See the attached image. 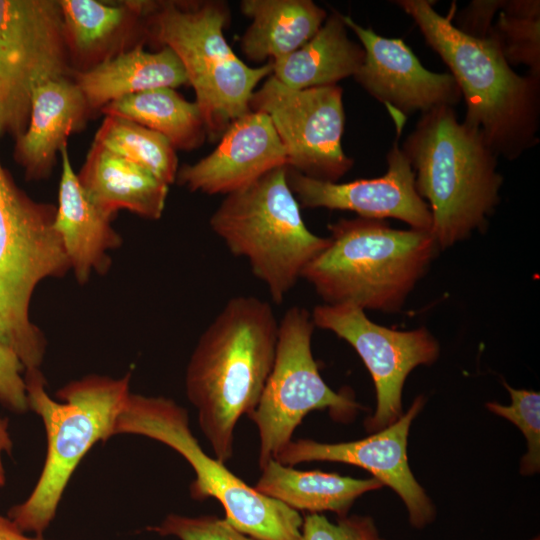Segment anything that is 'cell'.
Segmentation results:
<instances>
[{"instance_id": "f1b7e54d", "label": "cell", "mask_w": 540, "mask_h": 540, "mask_svg": "<svg viewBox=\"0 0 540 540\" xmlns=\"http://www.w3.org/2000/svg\"><path fill=\"white\" fill-rule=\"evenodd\" d=\"M488 35L496 39L510 65L524 64L540 77V18L517 17L500 12Z\"/></svg>"}, {"instance_id": "f546056e", "label": "cell", "mask_w": 540, "mask_h": 540, "mask_svg": "<svg viewBox=\"0 0 540 540\" xmlns=\"http://www.w3.org/2000/svg\"><path fill=\"white\" fill-rule=\"evenodd\" d=\"M147 530L180 540H257L237 530L225 518L213 515L188 517L171 513Z\"/></svg>"}, {"instance_id": "2e32d148", "label": "cell", "mask_w": 540, "mask_h": 540, "mask_svg": "<svg viewBox=\"0 0 540 540\" xmlns=\"http://www.w3.org/2000/svg\"><path fill=\"white\" fill-rule=\"evenodd\" d=\"M359 39L364 60L353 76L367 93L405 118L461 100L460 88L449 73L427 70L402 39L386 38L343 15Z\"/></svg>"}, {"instance_id": "30bf717a", "label": "cell", "mask_w": 540, "mask_h": 540, "mask_svg": "<svg viewBox=\"0 0 540 540\" xmlns=\"http://www.w3.org/2000/svg\"><path fill=\"white\" fill-rule=\"evenodd\" d=\"M314 328L311 313L299 306L290 307L279 322L273 367L248 415L258 430L260 468L293 440L309 412L328 409L335 420L348 422L364 409L349 392H335L321 377L312 353Z\"/></svg>"}, {"instance_id": "d4e9b609", "label": "cell", "mask_w": 540, "mask_h": 540, "mask_svg": "<svg viewBox=\"0 0 540 540\" xmlns=\"http://www.w3.org/2000/svg\"><path fill=\"white\" fill-rule=\"evenodd\" d=\"M242 13L251 19L240 40L251 61H272L308 42L321 28L327 12L311 0H243Z\"/></svg>"}, {"instance_id": "e0dca14e", "label": "cell", "mask_w": 540, "mask_h": 540, "mask_svg": "<svg viewBox=\"0 0 540 540\" xmlns=\"http://www.w3.org/2000/svg\"><path fill=\"white\" fill-rule=\"evenodd\" d=\"M281 166L287 156L271 120L250 110L229 125L210 154L179 168L176 180L191 192L228 195Z\"/></svg>"}, {"instance_id": "9c48e42d", "label": "cell", "mask_w": 540, "mask_h": 540, "mask_svg": "<svg viewBox=\"0 0 540 540\" xmlns=\"http://www.w3.org/2000/svg\"><path fill=\"white\" fill-rule=\"evenodd\" d=\"M113 433L145 436L179 453L195 473L191 497L217 500L225 519L240 532L257 540H300L303 518L298 511L260 494L206 454L190 429L187 411L174 400L130 393Z\"/></svg>"}, {"instance_id": "4dcf8cb0", "label": "cell", "mask_w": 540, "mask_h": 540, "mask_svg": "<svg viewBox=\"0 0 540 540\" xmlns=\"http://www.w3.org/2000/svg\"><path fill=\"white\" fill-rule=\"evenodd\" d=\"M300 540H386L381 537L374 520L369 516L339 517L336 523L320 513L303 518Z\"/></svg>"}, {"instance_id": "9a60e30c", "label": "cell", "mask_w": 540, "mask_h": 540, "mask_svg": "<svg viewBox=\"0 0 540 540\" xmlns=\"http://www.w3.org/2000/svg\"><path fill=\"white\" fill-rule=\"evenodd\" d=\"M424 403L423 396L417 397L397 421L366 438L340 443L291 440L274 459L287 466L328 461L361 467L393 489L406 506L411 526L423 529L434 521L436 510L409 467L407 443L412 421Z\"/></svg>"}, {"instance_id": "ffe728a7", "label": "cell", "mask_w": 540, "mask_h": 540, "mask_svg": "<svg viewBox=\"0 0 540 540\" xmlns=\"http://www.w3.org/2000/svg\"><path fill=\"white\" fill-rule=\"evenodd\" d=\"M69 58L87 70L147 37L146 1L58 0Z\"/></svg>"}, {"instance_id": "d6986e66", "label": "cell", "mask_w": 540, "mask_h": 540, "mask_svg": "<svg viewBox=\"0 0 540 540\" xmlns=\"http://www.w3.org/2000/svg\"><path fill=\"white\" fill-rule=\"evenodd\" d=\"M61 178L54 228L79 283L92 272L104 273L110 266L108 252L121 244L111 218L100 212L88 199L75 174L67 145L60 150Z\"/></svg>"}, {"instance_id": "6da1fadb", "label": "cell", "mask_w": 540, "mask_h": 540, "mask_svg": "<svg viewBox=\"0 0 540 540\" xmlns=\"http://www.w3.org/2000/svg\"><path fill=\"white\" fill-rule=\"evenodd\" d=\"M279 322L271 305L236 296L201 334L185 374L186 395L214 457L233 456L239 419L250 415L273 367Z\"/></svg>"}, {"instance_id": "4fadbf2b", "label": "cell", "mask_w": 540, "mask_h": 540, "mask_svg": "<svg viewBox=\"0 0 540 540\" xmlns=\"http://www.w3.org/2000/svg\"><path fill=\"white\" fill-rule=\"evenodd\" d=\"M315 327L333 332L349 343L371 374L376 391V409L367 417V431L377 432L402 416V391L406 378L420 365H431L440 346L425 328L398 331L372 322L359 307L350 304L316 306Z\"/></svg>"}, {"instance_id": "8fae6325", "label": "cell", "mask_w": 540, "mask_h": 540, "mask_svg": "<svg viewBox=\"0 0 540 540\" xmlns=\"http://www.w3.org/2000/svg\"><path fill=\"white\" fill-rule=\"evenodd\" d=\"M69 60L58 1L0 0V136L25 132L33 91Z\"/></svg>"}, {"instance_id": "4316f807", "label": "cell", "mask_w": 540, "mask_h": 540, "mask_svg": "<svg viewBox=\"0 0 540 540\" xmlns=\"http://www.w3.org/2000/svg\"><path fill=\"white\" fill-rule=\"evenodd\" d=\"M109 151L145 168L170 185L176 181V150L160 133L133 121L106 115L94 140Z\"/></svg>"}, {"instance_id": "836d02e7", "label": "cell", "mask_w": 540, "mask_h": 540, "mask_svg": "<svg viewBox=\"0 0 540 540\" xmlns=\"http://www.w3.org/2000/svg\"><path fill=\"white\" fill-rule=\"evenodd\" d=\"M0 540H46L43 536L29 537L7 516L0 515Z\"/></svg>"}, {"instance_id": "7c38bea8", "label": "cell", "mask_w": 540, "mask_h": 540, "mask_svg": "<svg viewBox=\"0 0 540 540\" xmlns=\"http://www.w3.org/2000/svg\"><path fill=\"white\" fill-rule=\"evenodd\" d=\"M249 106L269 117L285 149L287 166L300 174L338 182L353 167L342 147L345 110L343 90L337 84L295 90L270 75L254 91Z\"/></svg>"}, {"instance_id": "52a82bcc", "label": "cell", "mask_w": 540, "mask_h": 540, "mask_svg": "<svg viewBox=\"0 0 540 540\" xmlns=\"http://www.w3.org/2000/svg\"><path fill=\"white\" fill-rule=\"evenodd\" d=\"M275 168L228 194L210 218L212 231L237 257L248 260L274 303L283 302L304 268L330 243L311 232L286 178Z\"/></svg>"}, {"instance_id": "277c9868", "label": "cell", "mask_w": 540, "mask_h": 540, "mask_svg": "<svg viewBox=\"0 0 540 540\" xmlns=\"http://www.w3.org/2000/svg\"><path fill=\"white\" fill-rule=\"evenodd\" d=\"M328 229L329 245L301 274L327 305L397 312L439 250L430 231L379 219L342 218Z\"/></svg>"}, {"instance_id": "ba28073f", "label": "cell", "mask_w": 540, "mask_h": 540, "mask_svg": "<svg viewBox=\"0 0 540 540\" xmlns=\"http://www.w3.org/2000/svg\"><path fill=\"white\" fill-rule=\"evenodd\" d=\"M56 206L23 192L0 162V342L26 370L39 369L46 341L30 319L40 282L62 277L69 261L54 228Z\"/></svg>"}, {"instance_id": "8992f818", "label": "cell", "mask_w": 540, "mask_h": 540, "mask_svg": "<svg viewBox=\"0 0 540 540\" xmlns=\"http://www.w3.org/2000/svg\"><path fill=\"white\" fill-rule=\"evenodd\" d=\"M229 20L223 1L146 2L147 37L180 60L211 141L250 111L256 86L273 71L271 61L250 67L234 53L224 35Z\"/></svg>"}, {"instance_id": "cb8c5ba5", "label": "cell", "mask_w": 540, "mask_h": 540, "mask_svg": "<svg viewBox=\"0 0 540 540\" xmlns=\"http://www.w3.org/2000/svg\"><path fill=\"white\" fill-rule=\"evenodd\" d=\"M254 489L296 511H330L346 516L355 500L380 489L376 478L358 479L319 470L303 471L270 459L262 468Z\"/></svg>"}, {"instance_id": "603a6c76", "label": "cell", "mask_w": 540, "mask_h": 540, "mask_svg": "<svg viewBox=\"0 0 540 540\" xmlns=\"http://www.w3.org/2000/svg\"><path fill=\"white\" fill-rule=\"evenodd\" d=\"M364 56L361 44L348 37L343 14L332 11L308 42L271 61L272 75L295 90L336 85L355 75Z\"/></svg>"}, {"instance_id": "7a4b0ae2", "label": "cell", "mask_w": 540, "mask_h": 540, "mask_svg": "<svg viewBox=\"0 0 540 540\" xmlns=\"http://www.w3.org/2000/svg\"><path fill=\"white\" fill-rule=\"evenodd\" d=\"M394 3L449 67L466 103L464 123L477 129L497 156L514 160L538 143L540 77L517 74L494 37L462 32L453 13L440 15L431 1Z\"/></svg>"}, {"instance_id": "d6a6232c", "label": "cell", "mask_w": 540, "mask_h": 540, "mask_svg": "<svg viewBox=\"0 0 540 540\" xmlns=\"http://www.w3.org/2000/svg\"><path fill=\"white\" fill-rule=\"evenodd\" d=\"M502 3L503 0L472 1L460 13L458 25L455 26L470 36L478 38L487 37L492 27V20L497 10L502 8Z\"/></svg>"}, {"instance_id": "5b68a950", "label": "cell", "mask_w": 540, "mask_h": 540, "mask_svg": "<svg viewBox=\"0 0 540 540\" xmlns=\"http://www.w3.org/2000/svg\"><path fill=\"white\" fill-rule=\"evenodd\" d=\"M29 410L43 421L47 435L45 462L28 498L7 516L23 532L43 536L53 521L64 490L82 458L98 441L114 436V426L130 392L131 374L114 379L88 375L71 381L51 398L39 369L26 370Z\"/></svg>"}, {"instance_id": "1f68e13d", "label": "cell", "mask_w": 540, "mask_h": 540, "mask_svg": "<svg viewBox=\"0 0 540 540\" xmlns=\"http://www.w3.org/2000/svg\"><path fill=\"white\" fill-rule=\"evenodd\" d=\"M24 370L19 356L0 342V402L16 413L29 410Z\"/></svg>"}, {"instance_id": "484cf974", "label": "cell", "mask_w": 540, "mask_h": 540, "mask_svg": "<svg viewBox=\"0 0 540 540\" xmlns=\"http://www.w3.org/2000/svg\"><path fill=\"white\" fill-rule=\"evenodd\" d=\"M100 111L160 133L175 150L197 149L207 139L197 104L187 101L173 88L160 87L131 94L108 103Z\"/></svg>"}, {"instance_id": "83f0119b", "label": "cell", "mask_w": 540, "mask_h": 540, "mask_svg": "<svg viewBox=\"0 0 540 540\" xmlns=\"http://www.w3.org/2000/svg\"><path fill=\"white\" fill-rule=\"evenodd\" d=\"M511 397L510 405L488 402L486 408L516 425L527 442V452L520 462L522 475H533L540 470V393L515 389L503 381Z\"/></svg>"}, {"instance_id": "7402d4cb", "label": "cell", "mask_w": 540, "mask_h": 540, "mask_svg": "<svg viewBox=\"0 0 540 540\" xmlns=\"http://www.w3.org/2000/svg\"><path fill=\"white\" fill-rule=\"evenodd\" d=\"M75 83L91 111L142 91L188 84L185 70L168 47L144 50L143 44L124 50L97 65L75 73Z\"/></svg>"}, {"instance_id": "44dd1931", "label": "cell", "mask_w": 540, "mask_h": 540, "mask_svg": "<svg viewBox=\"0 0 540 540\" xmlns=\"http://www.w3.org/2000/svg\"><path fill=\"white\" fill-rule=\"evenodd\" d=\"M77 177L92 204L110 218L120 209L150 220L163 214L169 185L95 141Z\"/></svg>"}, {"instance_id": "d590c367", "label": "cell", "mask_w": 540, "mask_h": 540, "mask_svg": "<svg viewBox=\"0 0 540 540\" xmlns=\"http://www.w3.org/2000/svg\"><path fill=\"white\" fill-rule=\"evenodd\" d=\"M526 540H540V537L537 535V536H534V537L526 539Z\"/></svg>"}, {"instance_id": "5bb4252c", "label": "cell", "mask_w": 540, "mask_h": 540, "mask_svg": "<svg viewBox=\"0 0 540 540\" xmlns=\"http://www.w3.org/2000/svg\"><path fill=\"white\" fill-rule=\"evenodd\" d=\"M388 111L397 134L387 154L386 173L378 178L339 183L312 179L287 166V182L300 207L351 211L368 219L394 218L411 229L431 231L430 209L416 190L414 171L399 144L406 118Z\"/></svg>"}, {"instance_id": "ac0fdd59", "label": "cell", "mask_w": 540, "mask_h": 540, "mask_svg": "<svg viewBox=\"0 0 540 540\" xmlns=\"http://www.w3.org/2000/svg\"><path fill=\"white\" fill-rule=\"evenodd\" d=\"M90 110L75 82L66 77L40 84L32 94L29 122L16 139L14 156L27 180L49 176L68 136L85 122Z\"/></svg>"}, {"instance_id": "3957f363", "label": "cell", "mask_w": 540, "mask_h": 540, "mask_svg": "<svg viewBox=\"0 0 540 540\" xmlns=\"http://www.w3.org/2000/svg\"><path fill=\"white\" fill-rule=\"evenodd\" d=\"M401 148L416 190L429 204L439 250L485 227L500 200L498 156L477 129L458 121L454 107L422 113Z\"/></svg>"}, {"instance_id": "e575fe53", "label": "cell", "mask_w": 540, "mask_h": 540, "mask_svg": "<svg viewBox=\"0 0 540 540\" xmlns=\"http://www.w3.org/2000/svg\"><path fill=\"white\" fill-rule=\"evenodd\" d=\"M13 442L8 430V421L0 416V487L6 483L5 469L3 466L2 456L4 453L11 454Z\"/></svg>"}]
</instances>
